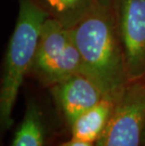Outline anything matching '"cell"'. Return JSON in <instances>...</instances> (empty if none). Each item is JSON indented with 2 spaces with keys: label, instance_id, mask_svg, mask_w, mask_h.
<instances>
[{
  "label": "cell",
  "instance_id": "obj_11",
  "mask_svg": "<svg viewBox=\"0 0 145 146\" xmlns=\"http://www.w3.org/2000/svg\"><path fill=\"white\" fill-rule=\"evenodd\" d=\"M143 146H145V137H144V143H143Z\"/></svg>",
  "mask_w": 145,
  "mask_h": 146
},
{
  "label": "cell",
  "instance_id": "obj_1",
  "mask_svg": "<svg viewBox=\"0 0 145 146\" xmlns=\"http://www.w3.org/2000/svg\"><path fill=\"white\" fill-rule=\"evenodd\" d=\"M81 56L83 73L106 97L118 99L129 83L119 33L105 0H92L70 27Z\"/></svg>",
  "mask_w": 145,
  "mask_h": 146
},
{
  "label": "cell",
  "instance_id": "obj_7",
  "mask_svg": "<svg viewBox=\"0 0 145 146\" xmlns=\"http://www.w3.org/2000/svg\"><path fill=\"white\" fill-rule=\"evenodd\" d=\"M116 101L106 97L78 116L70 126L72 138L95 143L109 122Z\"/></svg>",
  "mask_w": 145,
  "mask_h": 146
},
{
  "label": "cell",
  "instance_id": "obj_3",
  "mask_svg": "<svg viewBox=\"0 0 145 146\" xmlns=\"http://www.w3.org/2000/svg\"><path fill=\"white\" fill-rule=\"evenodd\" d=\"M31 69L42 83L50 87L76 73H83L81 56L70 27L53 18L44 21Z\"/></svg>",
  "mask_w": 145,
  "mask_h": 146
},
{
  "label": "cell",
  "instance_id": "obj_9",
  "mask_svg": "<svg viewBox=\"0 0 145 146\" xmlns=\"http://www.w3.org/2000/svg\"><path fill=\"white\" fill-rule=\"evenodd\" d=\"M51 8L58 12H68L81 4L83 0H45Z\"/></svg>",
  "mask_w": 145,
  "mask_h": 146
},
{
  "label": "cell",
  "instance_id": "obj_6",
  "mask_svg": "<svg viewBox=\"0 0 145 146\" xmlns=\"http://www.w3.org/2000/svg\"><path fill=\"white\" fill-rule=\"evenodd\" d=\"M51 92L70 126L83 112L106 98L100 87L82 72L51 86Z\"/></svg>",
  "mask_w": 145,
  "mask_h": 146
},
{
  "label": "cell",
  "instance_id": "obj_10",
  "mask_svg": "<svg viewBox=\"0 0 145 146\" xmlns=\"http://www.w3.org/2000/svg\"><path fill=\"white\" fill-rule=\"evenodd\" d=\"M60 146H95V143L80 141V139H76L72 138V139H70L69 141L64 142V143H62Z\"/></svg>",
  "mask_w": 145,
  "mask_h": 146
},
{
  "label": "cell",
  "instance_id": "obj_2",
  "mask_svg": "<svg viewBox=\"0 0 145 146\" xmlns=\"http://www.w3.org/2000/svg\"><path fill=\"white\" fill-rule=\"evenodd\" d=\"M48 18L33 0H19L18 17L5 57L0 89V121L3 129L12 125V112L24 77L32 68L40 34Z\"/></svg>",
  "mask_w": 145,
  "mask_h": 146
},
{
  "label": "cell",
  "instance_id": "obj_4",
  "mask_svg": "<svg viewBox=\"0 0 145 146\" xmlns=\"http://www.w3.org/2000/svg\"><path fill=\"white\" fill-rule=\"evenodd\" d=\"M145 83L129 82L118 97L107 127L95 146H143Z\"/></svg>",
  "mask_w": 145,
  "mask_h": 146
},
{
  "label": "cell",
  "instance_id": "obj_5",
  "mask_svg": "<svg viewBox=\"0 0 145 146\" xmlns=\"http://www.w3.org/2000/svg\"><path fill=\"white\" fill-rule=\"evenodd\" d=\"M119 35L129 82L145 76V0H119Z\"/></svg>",
  "mask_w": 145,
  "mask_h": 146
},
{
  "label": "cell",
  "instance_id": "obj_8",
  "mask_svg": "<svg viewBox=\"0 0 145 146\" xmlns=\"http://www.w3.org/2000/svg\"><path fill=\"white\" fill-rule=\"evenodd\" d=\"M45 130L42 112L35 100H30L22 123L15 132L11 146H44Z\"/></svg>",
  "mask_w": 145,
  "mask_h": 146
}]
</instances>
